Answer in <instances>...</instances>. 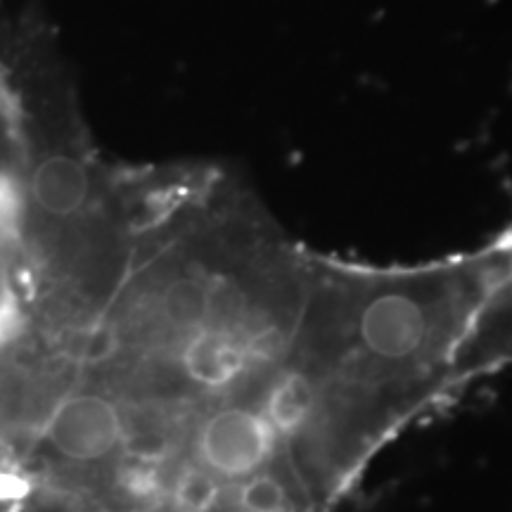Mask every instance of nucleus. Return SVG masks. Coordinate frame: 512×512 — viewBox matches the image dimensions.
I'll return each mask as SVG.
<instances>
[{"mask_svg":"<svg viewBox=\"0 0 512 512\" xmlns=\"http://www.w3.org/2000/svg\"><path fill=\"white\" fill-rule=\"evenodd\" d=\"M27 228V138L8 57L0 46V349L29 325L24 292Z\"/></svg>","mask_w":512,"mask_h":512,"instance_id":"nucleus-1","label":"nucleus"},{"mask_svg":"<svg viewBox=\"0 0 512 512\" xmlns=\"http://www.w3.org/2000/svg\"><path fill=\"white\" fill-rule=\"evenodd\" d=\"M121 434L117 406L98 389L64 396L46 420V441L57 456L83 467H102V477L117 463Z\"/></svg>","mask_w":512,"mask_h":512,"instance_id":"nucleus-2","label":"nucleus"}]
</instances>
